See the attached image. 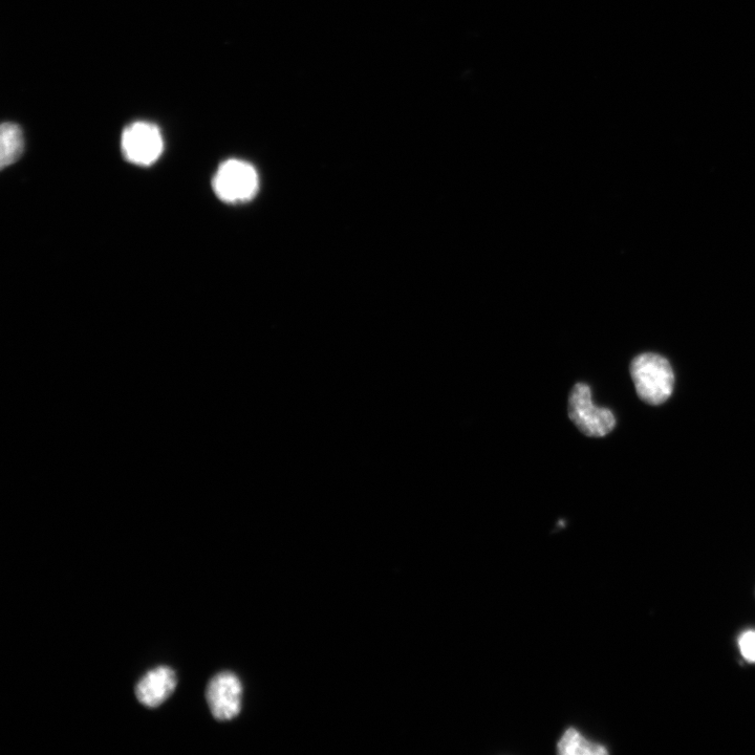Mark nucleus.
Returning <instances> with one entry per match:
<instances>
[{
    "label": "nucleus",
    "instance_id": "nucleus-1",
    "mask_svg": "<svg viewBox=\"0 0 755 755\" xmlns=\"http://www.w3.org/2000/svg\"><path fill=\"white\" fill-rule=\"evenodd\" d=\"M631 375L638 396L652 405H659L673 394L675 375L670 362L664 357L646 353L631 364Z\"/></svg>",
    "mask_w": 755,
    "mask_h": 755
},
{
    "label": "nucleus",
    "instance_id": "nucleus-2",
    "mask_svg": "<svg viewBox=\"0 0 755 755\" xmlns=\"http://www.w3.org/2000/svg\"><path fill=\"white\" fill-rule=\"evenodd\" d=\"M569 417L575 426L587 437H606L616 426V418L608 408L593 403L588 384L577 383L569 398Z\"/></svg>",
    "mask_w": 755,
    "mask_h": 755
},
{
    "label": "nucleus",
    "instance_id": "nucleus-5",
    "mask_svg": "<svg viewBox=\"0 0 755 755\" xmlns=\"http://www.w3.org/2000/svg\"><path fill=\"white\" fill-rule=\"evenodd\" d=\"M206 699L215 719H234L242 710L243 686L240 679L229 672L215 676L207 686Z\"/></svg>",
    "mask_w": 755,
    "mask_h": 755
},
{
    "label": "nucleus",
    "instance_id": "nucleus-8",
    "mask_svg": "<svg viewBox=\"0 0 755 755\" xmlns=\"http://www.w3.org/2000/svg\"><path fill=\"white\" fill-rule=\"evenodd\" d=\"M557 751L560 754H586L603 755L609 754L606 746L588 739L584 733L574 727L565 730L562 738L557 743Z\"/></svg>",
    "mask_w": 755,
    "mask_h": 755
},
{
    "label": "nucleus",
    "instance_id": "nucleus-4",
    "mask_svg": "<svg viewBox=\"0 0 755 755\" xmlns=\"http://www.w3.org/2000/svg\"><path fill=\"white\" fill-rule=\"evenodd\" d=\"M121 148L125 160L129 163L150 166L163 154L164 141L157 125L138 121L124 129Z\"/></svg>",
    "mask_w": 755,
    "mask_h": 755
},
{
    "label": "nucleus",
    "instance_id": "nucleus-7",
    "mask_svg": "<svg viewBox=\"0 0 755 755\" xmlns=\"http://www.w3.org/2000/svg\"><path fill=\"white\" fill-rule=\"evenodd\" d=\"M25 150V138L21 128L7 122L0 128V167L5 169L16 163Z\"/></svg>",
    "mask_w": 755,
    "mask_h": 755
},
{
    "label": "nucleus",
    "instance_id": "nucleus-6",
    "mask_svg": "<svg viewBox=\"0 0 755 755\" xmlns=\"http://www.w3.org/2000/svg\"><path fill=\"white\" fill-rule=\"evenodd\" d=\"M178 684L177 675L168 666H159L149 671L136 686L138 701L148 707L162 705L172 694Z\"/></svg>",
    "mask_w": 755,
    "mask_h": 755
},
{
    "label": "nucleus",
    "instance_id": "nucleus-9",
    "mask_svg": "<svg viewBox=\"0 0 755 755\" xmlns=\"http://www.w3.org/2000/svg\"><path fill=\"white\" fill-rule=\"evenodd\" d=\"M742 656L749 663H755V631H746L739 638Z\"/></svg>",
    "mask_w": 755,
    "mask_h": 755
},
{
    "label": "nucleus",
    "instance_id": "nucleus-3",
    "mask_svg": "<svg viewBox=\"0 0 755 755\" xmlns=\"http://www.w3.org/2000/svg\"><path fill=\"white\" fill-rule=\"evenodd\" d=\"M212 187L218 198L226 203H243L255 196L258 176L252 165L240 160L224 162L215 174Z\"/></svg>",
    "mask_w": 755,
    "mask_h": 755
}]
</instances>
